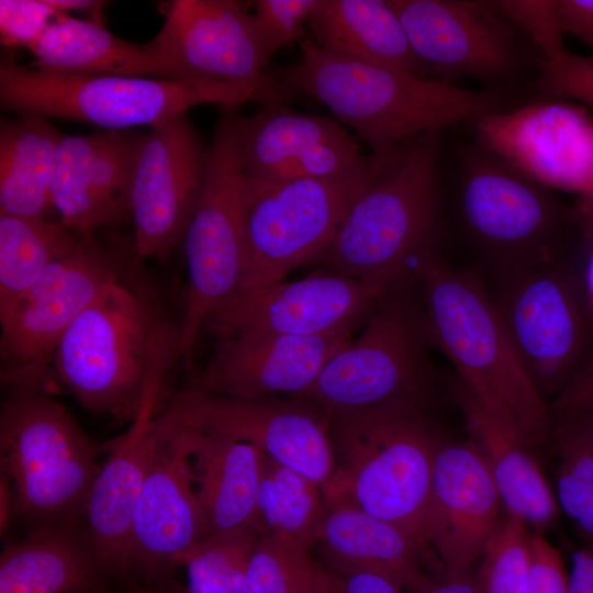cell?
<instances>
[{"mask_svg": "<svg viewBox=\"0 0 593 593\" xmlns=\"http://www.w3.org/2000/svg\"><path fill=\"white\" fill-rule=\"evenodd\" d=\"M407 270L422 290L428 344L449 359L457 380L537 454L552 435L549 403L523 369L483 279L448 265L436 246L414 256Z\"/></svg>", "mask_w": 593, "mask_h": 593, "instance_id": "6da1fadb", "label": "cell"}, {"mask_svg": "<svg viewBox=\"0 0 593 593\" xmlns=\"http://www.w3.org/2000/svg\"><path fill=\"white\" fill-rule=\"evenodd\" d=\"M178 359L179 325L154 296L116 275L70 325L53 365L85 409L133 422L156 412Z\"/></svg>", "mask_w": 593, "mask_h": 593, "instance_id": "7a4b0ae2", "label": "cell"}, {"mask_svg": "<svg viewBox=\"0 0 593 593\" xmlns=\"http://www.w3.org/2000/svg\"><path fill=\"white\" fill-rule=\"evenodd\" d=\"M299 58L269 74L324 103L343 125L366 142L371 157L385 156L405 141L468 120L500 112L503 99L395 69L351 59L300 43Z\"/></svg>", "mask_w": 593, "mask_h": 593, "instance_id": "3957f363", "label": "cell"}, {"mask_svg": "<svg viewBox=\"0 0 593 593\" xmlns=\"http://www.w3.org/2000/svg\"><path fill=\"white\" fill-rule=\"evenodd\" d=\"M440 131L416 135L373 158L335 237L314 264L387 292L436 246Z\"/></svg>", "mask_w": 593, "mask_h": 593, "instance_id": "277c9868", "label": "cell"}, {"mask_svg": "<svg viewBox=\"0 0 593 593\" xmlns=\"http://www.w3.org/2000/svg\"><path fill=\"white\" fill-rule=\"evenodd\" d=\"M424 409L327 412L335 470L321 490L324 501L346 499L402 530L440 570L427 542L426 518L441 434Z\"/></svg>", "mask_w": 593, "mask_h": 593, "instance_id": "5b68a950", "label": "cell"}, {"mask_svg": "<svg viewBox=\"0 0 593 593\" xmlns=\"http://www.w3.org/2000/svg\"><path fill=\"white\" fill-rule=\"evenodd\" d=\"M1 475L32 527L85 519L100 466L92 443L51 392L14 385L0 409Z\"/></svg>", "mask_w": 593, "mask_h": 593, "instance_id": "8992f818", "label": "cell"}, {"mask_svg": "<svg viewBox=\"0 0 593 593\" xmlns=\"http://www.w3.org/2000/svg\"><path fill=\"white\" fill-rule=\"evenodd\" d=\"M248 91L220 82L165 80L59 72L4 60L0 67L1 107L35 115L126 131L154 126L200 104L236 108Z\"/></svg>", "mask_w": 593, "mask_h": 593, "instance_id": "52a82bcc", "label": "cell"}, {"mask_svg": "<svg viewBox=\"0 0 593 593\" xmlns=\"http://www.w3.org/2000/svg\"><path fill=\"white\" fill-rule=\"evenodd\" d=\"M411 276L377 301L359 336L325 365L299 399L326 412H350L391 405L425 407L432 373L423 309L409 294Z\"/></svg>", "mask_w": 593, "mask_h": 593, "instance_id": "ba28073f", "label": "cell"}, {"mask_svg": "<svg viewBox=\"0 0 593 593\" xmlns=\"http://www.w3.org/2000/svg\"><path fill=\"white\" fill-rule=\"evenodd\" d=\"M235 108H224L209 153L204 186L183 237L188 270L180 356L189 367L209 317L245 282L248 242Z\"/></svg>", "mask_w": 593, "mask_h": 593, "instance_id": "9c48e42d", "label": "cell"}, {"mask_svg": "<svg viewBox=\"0 0 593 593\" xmlns=\"http://www.w3.org/2000/svg\"><path fill=\"white\" fill-rule=\"evenodd\" d=\"M501 276L492 298L507 336L537 392L553 400L589 363L593 324L582 279L560 261Z\"/></svg>", "mask_w": 593, "mask_h": 593, "instance_id": "30bf717a", "label": "cell"}, {"mask_svg": "<svg viewBox=\"0 0 593 593\" xmlns=\"http://www.w3.org/2000/svg\"><path fill=\"white\" fill-rule=\"evenodd\" d=\"M458 206L467 237L500 275L559 261L560 204L480 145L466 155Z\"/></svg>", "mask_w": 593, "mask_h": 593, "instance_id": "8fae6325", "label": "cell"}, {"mask_svg": "<svg viewBox=\"0 0 593 593\" xmlns=\"http://www.w3.org/2000/svg\"><path fill=\"white\" fill-rule=\"evenodd\" d=\"M144 45L168 80L235 86L261 107L289 105L299 96L269 74L253 15L236 0L171 1Z\"/></svg>", "mask_w": 593, "mask_h": 593, "instance_id": "7c38bea8", "label": "cell"}, {"mask_svg": "<svg viewBox=\"0 0 593 593\" xmlns=\"http://www.w3.org/2000/svg\"><path fill=\"white\" fill-rule=\"evenodd\" d=\"M368 175L358 180L286 181L243 176L249 259L242 289L282 281L293 269L314 264L335 237Z\"/></svg>", "mask_w": 593, "mask_h": 593, "instance_id": "4fadbf2b", "label": "cell"}, {"mask_svg": "<svg viewBox=\"0 0 593 593\" xmlns=\"http://www.w3.org/2000/svg\"><path fill=\"white\" fill-rule=\"evenodd\" d=\"M156 418L251 444L320 486L335 470L329 415L306 399H240L184 385Z\"/></svg>", "mask_w": 593, "mask_h": 593, "instance_id": "5bb4252c", "label": "cell"}, {"mask_svg": "<svg viewBox=\"0 0 593 593\" xmlns=\"http://www.w3.org/2000/svg\"><path fill=\"white\" fill-rule=\"evenodd\" d=\"M116 275L94 235L54 262L0 318L2 381L51 392L45 373L61 338Z\"/></svg>", "mask_w": 593, "mask_h": 593, "instance_id": "9a60e30c", "label": "cell"}, {"mask_svg": "<svg viewBox=\"0 0 593 593\" xmlns=\"http://www.w3.org/2000/svg\"><path fill=\"white\" fill-rule=\"evenodd\" d=\"M209 153L187 113L144 134L130 201L138 257L164 261L183 240L204 186Z\"/></svg>", "mask_w": 593, "mask_h": 593, "instance_id": "2e32d148", "label": "cell"}, {"mask_svg": "<svg viewBox=\"0 0 593 593\" xmlns=\"http://www.w3.org/2000/svg\"><path fill=\"white\" fill-rule=\"evenodd\" d=\"M384 293L358 279L325 271L242 289L209 317L202 333L220 342L355 331Z\"/></svg>", "mask_w": 593, "mask_h": 593, "instance_id": "e0dca14e", "label": "cell"}, {"mask_svg": "<svg viewBox=\"0 0 593 593\" xmlns=\"http://www.w3.org/2000/svg\"><path fill=\"white\" fill-rule=\"evenodd\" d=\"M158 441L134 513L124 582L160 584L203 538L189 452L179 429L156 418Z\"/></svg>", "mask_w": 593, "mask_h": 593, "instance_id": "ac0fdd59", "label": "cell"}, {"mask_svg": "<svg viewBox=\"0 0 593 593\" xmlns=\"http://www.w3.org/2000/svg\"><path fill=\"white\" fill-rule=\"evenodd\" d=\"M478 145L547 189L593 193V118L582 107L548 100L475 120Z\"/></svg>", "mask_w": 593, "mask_h": 593, "instance_id": "d6986e66", "label": "cell"}, {"mask_svg": "<svg viewBox=\"0 0 593 593\" xmlns=\"http://www.w3.org/2000/svg\"><path fill=\"white\" fill-rule=\"evenodd\" d=\"M427 79L500 80L518 64L515 33L500 2L388 0Z\"/></svg>", "mask_w": 593, "mask_h": 593, "instance_id": "ffe728a7", "label": "cell"}, {"mask_svg": "<svg viewBox=\"0 0 593 593\" xmlns=\"http://www.w3.org/2000/svg\"><path fill=\"white\" fill-rule=\"evenodd\" d=\"M236 138L243 176L251 180H358L370 170V156L340 122L289 105L237 114Z\"/></svg>", "mask_w": 593, "mask_h": 593, "instance_id": "44dd1931", "label": "cell"}, {"mask_svg": "<svg viewBox=\"0 0 593 593\" xmlns=\"http://www.w3.org/2000/svg\"><path fill=\"white\" fill-rule=\"evenodd\" d=\"M503 502L482 458L441 435L426 518L428 546L444 575L473 571L503 518Z\"/></svg>", "mask_w": 593, "mask_h": 593, "instance_id": "7402d4cb", "label": "cell"}, {"mask_svg": "<svg viewBox=\"0 0 593 593\" xmlns=\"http://www.w3.org/2000/svg\"><path fill=\"white\" fill-rule=\"evenodd\" d=\"M144 134L63 135L52 188L58 220L81 236L131 217L133 169Z\"/></svg>", "mask_w": 593, "mask_h": 593, "instance_id": "603a6c76", "label": "cell"}, {"mask_svg": "<svg viewBox=\"0 0 593 593\" xmlns=\"http://www.w3.org/2000/svg\"><path fill=\"white\" fill-rule=\"evenodd\" d=\"M354 331L324 336H254L217 342L216 350L187 387L240 399L301 398Z\"/></svg>", "mask_w": 593, "mask_h": 593, "instance_id": "cb8c5ba5", "label": "cell"}, {"mask_svg": "<svg viewBox=\"0 0 593 593\" xmlns=\"http://www.w3.org/2000/svg\"><path fill=\"white\" fill-rule=\"evenodd\" d=\"M154 411H144L113 445L91 486L86 526L109 579L125 578L134 513L158 441Z\"/></svg>", "mask_w": 593, "mask_h": 593, "instance_id": "d4e9b609", "label": "cell"}, {"mask_svg": "<svg viewBox=\"0 0 593 593\" xmlns=\"http://www.w3.org/2000/svg\"><path fill=\"white\" fill-rule=\"evenodd\" d=\"M175 427L189 452L203 538L244 530L264 534L258 519L257 496L266 454L248 443Z\"/></svg>", "mask_w": 593, "mask_h": 593, "instance_id": "484cf974", "label": "cell"}, {"mask_svg": "<svg viewBox=\"0 0 593 593\" xmlns=\"http://www.w3.org/2000/svg\"><path fill=\"white\" fill-rule=\"evenodd\" d=\"M325 508L316 542L332 571L380 574L407 593L435 578L424 569L429 560L419 547L395 526L346 499L325 501Z\"/></svg>", "mask_w": 593, "mask_h": 593, "instance_id": "4316f807", "label": "cell"}, {"mask_svg": "<svg viewBox=\"0 0 593 593\" xmlns=\"http://www.w3.org/2000/svg\"><path fill=\"white\" fill-rule=\"evenodd\" d=\"M108 580L85 519L32 527L0 556V593H103Z\"/></svg>", "mask_w": 593, "mask_h": 593, "instance_id": "83f0119b", "label": "cell"}, {"mask_svg": "<svg viewBox=\"0 0 593 593\" xmlns=\"http://www.w3.org/2000/svg\"><path fill=\"white\" fill-rule=\"evenodd\" d=\"M454 394L463 415L467 441L488 467L505 512L544 529L557 518V499L533 451L458 380Z\"/></svg>", "mask_w": 593, "mask_h": 593, "instance_id": "f1b7e54d", "label": "cell"}, {"mask_svg": "<svg viewBox=\"0 0 593 593\" xmlns=\"http://www.w3.org/2000/svg\"><path fill=\"white\" fill-rule=\"evenodd\" d=\"M306 25L328 52L427 79L388 0H317Z\"/></svg>", "mask_w": 593, "mask_h": 593, "instance_id": "f546056e", "label": "cell"}, {"mask_svg": "<svg viewBox=\"0 0 593 593\" xmlns=\"http://www.w3.org/2000/svg\"><path fill=\"white\" fill-rule=\"evenodd\" d=\"M63 134L47 119L19 115L0 124V214L47 216Z\"/></svg>", "mask_w": 593, "mask_h": 593, "instance_id": "4dcf8cb0", "label": "cell"}, {"mask_svg": "<svg viewBox=\"0 0 593 593\" xmlns=\"http://www.w3.org/2000/svg\"><path fill=\"white\" fill-rule=\"evenodd\" d=\"M31 52L36 68L44 70L168 80L144 44L130 43L103 24L70 14L53 23Z\"/></svg>", "mask_w": 593, "mask_h": 593, "instance_id": "1f68e13d", "label": "cell"}, {"mask_svg": "<svg viewBox=\"0 0 593 593\" xmlns=\"http://www.w3.org/2000/svg\"><path fill=\"white\" fill-rule=\"evenodd\" d=\"M82 237L59 220L0 214V318Z\"/></svg>", "mask_w": 593, "mask_h": 593, "instance_id": "d6a6232c", "label": "cell"}, {"mask_svg": "<svg viewBox=\"0 0 593 593\" xmlns=\"http://www.w3.org/2000/svg\"><path fill=\"white\" fill-rule=\"evenodd\" d=\"M325 510L318 484L266 455L257 496L264 534L284 535L311 547L317 540Z\"/></svg>", "mask_w": 593, "mask_h": 593, "instance_id": "836d02e7", "label": "cell"}, {"mask_svg": "<svg viewBox=\"0 0 593 593\" xmlns=\"http://www.w3.org/2000/svg\"><path fill=\"white\" fill-rule=\"evenodd\" d=\"M557 502L588 545H593V415L559 418Z\"/></svg>", "mask_w": 593, "mask_h": 593, "instance_id": "e575fe53", "label": "cell"}, {"mask_svg": "<svg viewBox=\"0 0 593 593\" xmlns=\"http://www.w3.org/2000/svg\"><path fill=\"white\" fill-rule=\"evenodd\" d=\"M310 548L291 537L265 533L249 559L242 593H325L327 570Z\"/></svg>", "mask_w": 593, "mask_h": 593, "instance_id": "d590c367", "label": "cell"}, {"mask_svg": "<svg viewBox=\"0 0 593 593\" xmlns=\"http://www.w3.org/2000/svg\"><path fill=\"white\" fill-rule=\"evenodd\" d=\"M262 533L244 530L201 539L183 562L187 593H242L253 550Z\"/></svg>", "mask_w": 593, "mask_h": 593, "instance_id": "8d00e7d4", "label": "cell"}, {"mask_svg": "<svg viewBox=\"0 0 593 593\" xmlns=\"http://www.w3.org/2000/svg\"><path fill=\"white\" fill-rule=\"evenodd\" d=\"M530 535L524 521L505 512L477 572L482 593H528Z\"/></svg>", "mask_w": 593, "mask_h": 593, "instance_id": "74e56055", "label": "cell"}, {"mask_svg": "<svg viewBox=\"0 0 593 593\" xmlns=\"http://www.w3.org/2000/svg\"><path fill=\"white\" fill-rule=\"evenodd\" d=\"M537 86L551 100H575L593 108V54L579 55L563 46L544 57Z\"/></svg>", "mask_w": 593, "mask_h": 593, "instance_id": "f35d334b", "label": "cell"}, {"mask_svg": "<svg viewBox=\"0 0 593 593\" xmlns=\"http://www.w3.org/2000/svg\"><path fill=\"white\" fill-rule=\"evenodd\" d=\"M317 0H256L253 20L268 59L284 45L303 41Z\"/></svg>", "mask_w": 593, "mask_h": 593, "instance_id": "ab89813d", "label": "cell"}, {"mask_svg": "<svg viewBox=\"0 0 593 593\" xmlns=\"http://www.w3.org/2000/svg\"><path fill=\"white\" fill-rule=\"evenodd\" d=\"M67 13L46 0H0V42L30 51L47 29Z\"/></svg>", "mask_w": 593, "mask_h": 593, "instance_id": "60d3db41", "label": "cell"}, {"mask_svg": "<svg viewBox=\"0 0 593 593\" xmlns=\"http://www.w3.org/2000/svg\"><path fill=\"white\" fill-rule=\"evenodd\" d=\"M505 15L526 31L544 57L557 53L564 45L558 26L555 0L500 1Z\"/></svg>", "mask_w": 593, "mask_h": 593, "instance_id": "b9f144b4", "label": "cell"}, {"mask_svg": "<svg viewBox=\"0 0 593 593\" xmlns=\"http://www.w3.org/2000/svg\"><path fill=\"white\" fill-rule=\"evenodd\" d=\"M528 593H568V571L560 551L542 535H530Z\"/></svg>", "mask_w": 593, "mask_h": 593, "instance_id": "7bdbcfd3", "label": "cell"}, {"mask_svg": "<svg viewBox=\"0 0 593 593\" xmlns=\"http://www.w3.org/2000/svg\"><path fill=\"white\" fill-rule=\"evenodd\" d=\"M559 418L593 415V359L549 404Z\"/></svg>", "mask_w": 593, "mask_h": 593, "instance_id": "ee69618b", "label": "cell"}, {"mask_svg": "<svg viewBox=\"0 0 593 593\" xmlns=\"http://www.w3.org/2000/svg\"><path fill=\"white\" fill-rule=\"evenodd\" d=\"M325 593H407L390 579L370 572L327 571Z\"/></svg>", "mask_w": 593, "mask_h": 593, "instance_id": "f6af8a7d", "label": "cell"}, {"mask_svg": "<svg viewBox=\"0 0 593 593\" xmlns=\"http://www.w3.org/2000/svg\"><path fill=\"white\" fill-rule=\"evenodd\" d=\"M558 26L593 49V0H555Z\"/></svg>", "mask_w": 593, "mask_h": 593, "instance_id": "bcb514c9", "label": "cell"}, {"mask_svg": "<svg viewBox=\"0 0 593 593\" xmlns=\"http://www.w3.org/2000/svg\"><path fill=\"white\" fill-rule=\"evenodd\" d=\"M568 593H593V545L574 551L568 572Z\"/></svg>", "mask_w": 593, "mask_h": 593, "instance_id": "7dc6e473", "label": "cell"}, {"mask_svg": "<svg viewBox=\"0 0 593 593\" xmlns=\"http://www.w3.org/2000/svg\"><path fill=\"white\" fill-rule=\"evenodd\" d=\"M417 593H482V590L477 572L470 571L434 578Z\"/></svg>", "mask_w": 593, "mask_h": 593, "instance_id": "c3c4849f", "label": "cell"}, {"mask_svg": "<svg viewBox=\"0 0 593 593\" xmlns=\"http://www.w3.org/2000/svg\"><path fill=\"white\" fill-rule=\"evenodd\" d=\"M51 5L64 13L80 12L89 15V20L103 24L102 14L108 2L96 0H46Z\"/></svg>", "mask_w": 593, "mask_h": 593, "instance_id": "681fc988", "label": "cell"}, {"mask_svg": "<svg viewBox=\"0 0 593 593\" xmlns=\"http://www.w3.org/2000/svg\"><path fill=\"white\" fill-rule=\"evenodd\" d=\"M16 515V502L13 488L9 480L0 478V532L1 536L10 527L13 516Z\"/></svg>", "mask_w": 593, "mask_h": 593, "instance_id": "f907efd6", "label": "cell"}, {"mask_svg": "<svg viewBox=\"0 0 593 593\" xmlns=\"http://www.w3.org/2000/svg\"><path fill=\"white\" fill-rule=\"evenodd\" d=\"M575 219L581 228L583 239L593 242V193L585 200L579 201L575 210Z\"/></svg>", "mask_w": 593, "mask_h": 593, "instance_id": "816d5d0a", "label": "cell"}, {"mask_svg": "<svg viewBox=\"0 0 593 593\" xmlns=\"http://www.w3.org/2000/svg\"><path fill=\"white\" fill-rule=\"evenodd\" d=\"M582 284L590 317L593 324V242L591 243V249L586 258Z\"/></svg>", "mask_w": 593, "mask_h": 593, "instance_id": "f5cc1de1", "label": "cell"}, {"mask_svg": "<svg viewBox=\"0 0 593 593\" xmlns=\"http://www.w3.org/2000/svg\"><path fill=\"white\" fill-rule=\"evenodd\" d=\"M128 593H187L172 581L160 584H141L127 582Z\"/></svg>", "mask_w": 593, "mask_h": 593, "instance_id": "db71d44e", "label": "cell"}]
</instances>
